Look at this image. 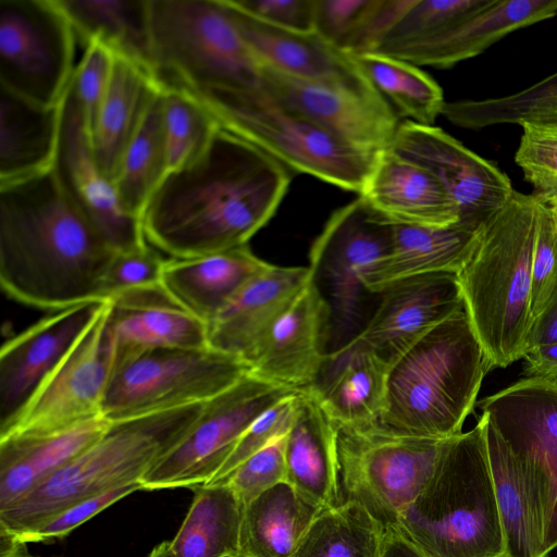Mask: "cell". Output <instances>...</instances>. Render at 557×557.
<instances>
[{
    "label": "cell",
    "mask_w": 557,
    "mask_h": 557,
    "mask_svg": "<svg viewBox=\"0 0 557 557\" xmlns=\"http://www.w3.org/2000/svg\"><path fill=\"white\" fill-rule=\"evenodd\" d=\"M289 169L219 127L191 163L170 172L141 215L146 242L174 259L244 245L275 214Z\"/></svg>",
    "instance_id": "obj_1"
},
{
    "label": "cell",
    "mask_w": 557,
    "mask_h": 557,
    "mask_svg": "<svg viewBox=\"0 0 557 557\" xmlns=\"http://www.w3.org/2000/svg\"><path fill=\"white\" fill-rule=\"evenodd\" d=\"M115 253L53 169L0 185V286L11 299L51 312L101 302Z\"/></svg>",
    "instance_id": "obj_2"
},
{
    "label": "cell",
    "mask_w": 557,
    "mask_h": 557,
    "mask_svg": "<svg viewBox=\"0 0 557 557\" xmlns=\"http://www.w3.org/2000/svg\"><path fill=\"white\" fill-rule=\"evenodd\" d=\"M539 205L534 194L515 190L481 224L457 273L465 310L493 368H506L527 351Z\"/></svg>",
    "instance_id": "obj_3"
},
{
    "label": "cell",
    "mask_w": 557,
    "mask_h": 557,
    "mask_svg": "<svg viewBox=\"0 0 557 557\" xmlns=\"http://www.w3.org/2000/svg\"><path fill=\"white\" fill-rule=\"evenodd\" d=\"M492 369L463 306L389 364L379 426L434 440L461 433Z\"/></svg>",
    "instance_id": "obj_4"
},
{
    "label": "cell",
    "mask_w": 557,
    "mask_h": 557,
    "mask_svg": "<svg viewBox=\"0 0 557 557\" xmlns=\"http://www.w3.org/2000/svg\"><path fill=\"white\" fill-rule=\"evenodd\" d=\"M203 404L111 422L108 430L28 494L0 510V534L23 541L72 504L135 481L176 446Z\"/></svg>",
    "instance_id": "obj_5"
},
{
    "label": "cell",
    "mask_w": 557,
    "mask_h": 557,
    "mask_svg": "<svg viewBox=\"0 0 557 557\" xmlns=\"http://www.w3.org/2000/svg\"><path fill=\"white\" fill-rule=\"evenodd\" d=\"M430 557H504L505 540L482 425L446 441L396 525Z\"/></svg>",
    "instance_id": "obj_6"
},
{
    "label": "cell",
    "mask_w": 557,
    "mask_h": 557,
    "mask_svg": "<svg viewBox=\"0 0 557 557\" xmlns=\"http://www.w3.org/2000/svg\"><path fill=\"white\" fill-rule=\"evenodd\" d=\"M153 69L163 85L203 101L259 85L261 65L223 0H149Z\"/></svg>",
    "instance_id": "obj_7"
},
{
    "label": "cell",
    "mask_w": 557,
    "mask_h": 557,
    "mask_svg": "<svg viewBox=\"0 0 557 557\" xmlns=\"http://www.w3.org/2000/svg\"><path fill=\"white\" fill-rule=\"evenodd\" d=\"M219 125L289 170L360 194L377 151L352 146L285 106L260 84L200 101Z\"/></svg>",
    "instance_id": "obj_8"
},
{
    "label": "cell",
    "mask_w": 557,
    "mask_h": 557,
    "mask_svg": "<svg viewBox=\"0 0 557 557\" xmlns=\"http://www.w3.org/2000/svg\"><path fill=\"white\" fill-rule=\"evenodd\" d=\"M412 0L372 52L450 69L508 34L557 15V0Z\"/></svg>",
    "instance_id": "obj_9"
},
{
    "label": "cell",
    "mask_w": 557,
    "mask_h": 557,
    "mask_svg": "<svg viewBox=\"0 0 557 557\" xmlns=\"http://www.w3.org/2000/svg\"><path fill=\"white\" fill-rule=\"evenodd\" d=\"M393 224L362 197L336 210L309 253L310 282L327 309L325 355L358 337L375 311L380 294L361 281L362 272L388 252Z\"/></svg>",
    "instance_id": "obj_10"
},
{
    "label": "cell",
    "mask_w": 557,
    "mask_h": 557,
    "mask_svg": "<svg viewBox=\"0 0 557 557\" xmlns=\"http://www.w3.org/2000/svg\"><path fill=\"white\" fill-rule=\"evenodd\" d=\"M247 373L244 362L211 347L143 350L115 361L101 413L116 422L205 404Z\"/></svg>",
    "instance_id": "obj_11"
},
{
    "label": "cell",
    "mask_w": 557,
    "mask_h": 557,
    "mask_svg": "<svg viewBox=\"0 0 557 557\" xmlns=\"http://www.w3.org/2000/svg\"><path fill=\"white\" fill-rule=\"evenodd\" d=\"M336 428L341 499L357 500L385 528L396 527L431 478L448 438L400 435L379 425Z\"/></svg>",
    "instance_id": "obj_12"
},
{
    "label": "cell",
    "mask_w": 557,
    "mask_h": 557,
    "mask_svg": "<svg viewBox=\"0 0 557 557\" xmlns=\"http://www.w3.org/2000/svg\"><path fill=\"white\" fill-rule=\"evenodd\" d=\"M479 407L525 483L548 557L557 548V382L524 377Z\"/></svg>",
    "instance_id": "obj_13"
},
{
    "label": "cell",
    "mask_w": 557,
    "mask_h": 557,
    "mask_svg": "<svg viewBox=\"0 0 557 557\" xmlns=\"http://www.w3.org/2000/svg\"><path fill=\"white\" fill-rule=\"evenodd\" d=\"M76 35L60 0H0V86L36 103L61 102Z\"/></svg>",
    "instance_id": "obj_14"
},
{
    "label": "cell",
    "mask_w": 557,
    "mask_h": 557,
    "mask_svg": "<svg viewBox=\"0 0 557 557\" xmlns=\"http://www.w3.org/2000/svg\"><path fill=\"white\" fill-rule=\"evenodd\" d=\"M295 392L247 373L203 404L199 418L184 438L143 475V490L194 487L208 483L250 424Z\"/></svg>",
    "instance_id": "obj_15"
},
{
    "label": "cell",
    "mask_w": 557,
    "mask_h": 557,
    "mask_svg": "<svg viewBox=\"0 0 557 557\" xmlns=\"http://www.w3.org/2000/svg\"><path fill=\"white\" fill-rule=\"evenodd\" d=\"M110 312V301H103L85 331L0 437L64 431L102 416V401L115 361Z\"/></svg>",
    "instance_id": "obj_16"
},
{
    "label": "cell",
    "mask_w": 557,
    "mask_h": 557,
    "mask_svg": "<svg viewBox=\"0 0 557 557\" xmlns=\"http://www.w3.org/2000/svg\"><path fill=\"white\" fill-rule=\"evenodd\" d=\"M387 148L438 178L458 207L460 223L479 227L515 191L509 177L495 164L434 125L406 120Z\"/></svg>",
    "instance_id": "obj_17"
},
{
    "label": "cell",
    "mask_w": 557,
    "mask_h": 557,
    "mask_svg": "<svg viewBox=\"0 0 557 557\" xmlns=\"http://www.w3.org/2000/svg\"><path fill=\"white\" fill-rule=\"evenodd\" d=\"M259 84L285 106L361 149L387 148L400 124L396 111L380 94L305 81L267 66H261Z\"/></svg>",
    "instance_id": "obj_18"
},
{
    "label": "cell",
    "mask_w": 557,
    "mask_h": 557,
    "mask_svg": "<svg viewBox=\"0 0 557 557\" xmlns=\"http://www.w3.org/2000/svg\"><path fill=\"white\" fill-rule=\"evenodd\" d=\"M53 170L71 200L116 252L147 244L141 221L123 210L113 184L99 172L88 126L69 89L62 99L61 133Z\"/></svg>",
    "instance_id": "obj_19"
},
{
    "label": "cell",
    "mask_w": 557,
    "mask_h": 557,
    "mask_svg": "<svg viewBox=\"0 0 557 557\" xmlns=\"http://www.w3.org/2000/svg\"><path fill=\"white\" fill-rule=\"evenodd\" d=\"M102 302H85L51 312L2 345L0 433L15 421L42 380L91 322Z\"/></svg>",
    "instance_id": "obj_20"
},
{
    "label": "cell",
    "mask_w": 557,
    "mask_h": 557,
    "mask_svg": "<svg viewBox=\"0 0 557 557\" xmlns=\"http://www.w3.org/2000/svg\"><path fill=\"white\" fill-rule=\"evenodd\" d=\"M462 307L456 273L408 277L380 293L375 311L356 338L391 364L429 330Z\"/></svg>",
    "instance_id": "obj_21"
},
{
    "label": "cell",
    "mask_w": 557,
    "mask_h": 557,
    "mask_svg": "<svg viewBox=\"0 0 557 557\" xmlns=\"http://www.w3.org/2000/svg\"><path fill=\"white\" fill-rule=\"evenodd\" d=\"M326 326V306L309 281L248 359V373L294 391L308 388L324 362Z\"/></svg>",
    "instance_id": "obj_22"
},
{
    "label": "cell",
    "mask_w": 557,
    "mask_h": 557,
    "mask_svg": "<svg viewBox=\"0 0 557 557\" xmlns=\"http://www.w3.org/2000/svg\"><path fill=\"white\" fill-rule=\"evenodd\" d=\"M238 33L261 66L296 78L348 86L379 94L351 55L318 33L280 28L259 21L223 0Z\"/></svg>",
    "instance_id": "obj_23"
},
{
    "label": "cell",
    "mask_w": 557,
    "mask_h": 557,
    "mask_svg": "<svg viewBox=\"0 0 557 557\" xmlns=\"http://www.w3.org/2000/svg\"><path fill=\"white\" fill-rule=\"evenodd\" d=\"M309 281L308 267L270 264L207 323L209 347L247 366L261 339Z\"/></svg>",
    "instance_id": "obj_24"
},
{
    "label": "cell",
    "mask_w": 557,
    "mask_h": 557,
    "mask_svg": "<svg viewBox=\"0 0 557 557\" xmlns=\"http://www.w3.org/2000/svg\"><path fill=\"white\" fill-rule=\"evenodd\" d=\"M359 196L392 224L444 227L460 221L438 178L388 148L377 151Z\"/></svg>",
    "instance_id": "obj_25"
},
{
    "label": "cell",
    "mask_w": 557,
    "mask_h": 557,
    "mask_svg": "<svg viewBox=\"0 0 557 557\" xmlns=\"http://www.w3.org/2000/svg\"><path fill=\"white\" fill-rule=\"evenodd\" d=\"M389 364L358 338L326 354L309 389L338 426L379 425Z\"/></svg>",
    "instance_id": "obj_26"
},
{
    "label": "cell",
    "mask_w": 557,
    "mask_h": 557,
    "mask_svg": "<svg viewBox=\"0 0 557 557\" xmlns=\"http://www.w3.org/2000/svg\"><path fill=\"white\" fill-rule=\"evenodd\" d=\"M108 301L115 361L148 349L209 347L207 324L176 306L162 287L127 293Z\"/></svg>",
    "instance_id": "obj_27"
},
{
    "label": "cell",
    "mask_w": 557,
    "mask_h": 557,
    "mask_svg": "<svg viewBox=\"0 0 557 557\" xmlns=\"http://www.w3.org/2000/svg\"><path fill=\"white\" fill-rule=\"evenodd\" d=\"M480 226L460 222L444 227L393 224L388 252L362 272L361 281L370 292L380 294L408 277L436 272L457 274L476 245Z\"/></svg>",
    "instance_id": "obj_28"
},
{
    "label": "cell",
    "mask_w": 557,
    "mask_h": 557,
    "mask_svg": "<svg viewBox=\"0 0 557 557\" xmlns=\"http://www.w3.org/2000/svg\"><path fill=\"white\" fill-rule=\"evenodd\" d=\"M269 265L248 245L202 257L172 258L163 267L162 288L176 306L207 324Z\"/></svg>",
    "instance_id": "obj_29"
},
{
    "label": "cell",
    "mask_w": 557,
    "mask_h": 557,
    "mask_svg": "<svg viewBox=\"0 0 557 557\" xmlns=\"http://www.w3.org/2000/svg\"><path fill=\"white\" fill-rule=\"evenodd\" d=\"M284 455L286 482L321 507L341 500L337 428L309 389L298 393Z\"/></svg>",
    "instance_id": "obj_30"
},
{
    "label": "cell",
    "mask_w": 557,
    "mask_h": 557,
    "mask_svg": "<svg viewBox=\"0 0 557 557\" xmlns=\"http://www.w3.org/2000/svg\"><path fill=\"white\" fill-rule=\"evenodd\" d=\"M110 424L111 421L101 416L64 431L0 437V510L69 463Z\"/></svg>",
    "instance_id": "obj_31"
},
{
    "label": "cell",
    "mask_w": 557,
    "mask_h": 557,
    "mask_svg": "<svg viewBox=\"0 0 557 557\" xmlns=\"http://www.w3.org/2000/svg\"><path fill=\"white\" fill-rule=\"evenodd\" d=\"M159 87L151 71L114 53L109 88L90 132L97 168L111 183Z\"/></svg>",
    "instance_id": "obj_32"
},
{
    "label": "cell",
    "mask_w": 557,
    "mask_h": 557,
    "mask_svg": "<svg viewBox=\"0 0 557 557\" xmlns=\"http://www.w3.org/2000/svg\"><path fill=\"white\" fill-rule=\"evenodd\" d=\"M61 120L62 100L44 106L0 86V185L54 168Z\"/></svg>",
    "instance_id": "obj_33"
},
{
    "label": "cell",
    "mask_w": 557,
    "mask_h": 557,
    "mask_svg": "<svg viewBox=\"0 0 557 557\" xmlns=\"http://www.w3.org/2000/svg\"><path fill=\"white\" fill-rule=\"evenodd\" d=\"M322 508L286 481L264 491L244 505L238 557H294Z\"/></svg>",
    "instance_id": "obj_34"
},
{
    "label": "cell",
    "mask_w": 557,
    "mask_h": 557,
    "mask_svg": "<svg viewBox=\"0 0 557 557\" xmlns=\"http://www.w3.org/2000/svg\"><path fill=\"white\" fill-rule=\"evenodd\" d=\"M84 48L91 39L107 45L154 74L149 0H60ZM156 75V74H154Z\"/></svg>",
    "instance_id": "obj_35"
},
{
    "label": "cell",
    "mask_w": 557,
    "mask_h": 557,
    "mask_svg": "<svg viewBox=\"0 0 557 557\" xmlns=\"http://www.w3.org/2000/svg\"><path fill=\"white\" fill-rule=\"evenodd\" d=\"M194 499L176 535L171 557H238L244 503L225 482L193 487Z\"/></svg>",
    "instance_id": "obj_36"
},
{
    "label": "cell",
    "mask_w": 557,
    "mask_h": 557,
    "mask_svg": "<svg viewBox=\"0 0 557 557\" xmlns=\"http://www.w3.org/2000/svg\"><path fill=\"white\" fill-rule=\"evenodd\" d=\"M506 557H545L541 530L525 483L506 444L481 416Z\"/></svg>",
    "instance_id": "obj_37"
},
{
    "label": "cell",
    "mask_w": 557,
    "mask_h": 557,
    "mask_svg": "<svg viewBox=\"0 0 557 557\" xmlns=\"http://www.w3.org/2000/svg\"><path fill=\"white\" fill-rule=\"evenodd\" d=\"M168 173L169 152L160 84L112 182L123 210L141 221L147 205Z\"/></svg>",
    "instance_id": "obj_38"
},
{
    "label": "cell",
    "mask_w": 557,
    "mask_h": 557,
    "mask_svg": "<svg viewBox=\"0 0 557 557\" xmlns=\"http://www.w3.org/2000/svg\"><path fill=\"white\" fill-rule=\"evenodd\" d=\"M386 528L359 502L322 508L294 557H380Z\"/></svg>",
    "instance_id": "obj_39"
},
{
    "label": "cell",
    "mask_w": 557,
    "mask_h": 557,
    "mask_svg": "<svg viewBox=\"0 0 557 557\" xmlns=\"http://www.w3.org/2000/svg\"><path fill=\"white\" fill-rule=\"evenodd\" d=\"M351 57L398 116L418 124L433 125L442 115L446 103L443 90L419 66L376 52Z\"/></svg>",
    "instance_id": "obj_40"
},
{
    "label": "cell",
    "mask_w": 557,
    "mask_h": 557,
    "mask_svg": "<svg viewBox=\"0 0 557 557\" xmlns=\"http://www.w3.org/2000/svg\"><path fill=\"white\" fill-rule=\"evenodd\" d=\"M161 89L170 173L195 161L207 149L220 125L190 92L163 84Z\"/></svg>",
    "instance_id": "obj_41"
},
{
    "label": "cell",
    "mask_w": 557,
    "mask_h": 557,
    "mask_svg": "<svg viewBox=\"0 0 557 557\" xmlns=\"http://www.w3.org/2000/svg\"><path fill=\"white\" fill-rule=\"evenodd\" d=\"M546 108L557 109V72L512 95L446 102L442 115L454 125L478 131L498 124H518L525 115Z\"/></svg>",
    "instance_id": "obj_42"
},
{
    "label": "cell",
    "mask_w": 557,
    "mask_h": 557,
    "mask_svg": "<svg viewBox=\"0 0 557 557\" xmlns=\"http://www.w3.org/2000/svg\"><path fill=\"white\" fill-rule=\"evenodd\" d=\"M515 154L524 180L541 201L557 209V109H541L522 117Z\"/></svg>",
    "instance_id": "obj_43"
},
{
    "label": "cell",
    "mask_w": 557,
    "mask_h": 557,
    "mask_svg": "<svg viewBox=\"0 0 557 557\" xmlns=\"http://www.w3.org/2000/svg\"><path fill=\"white\" fill-rule=\"evenodd\" d=\"M380 1L314 0V32L341 51L360 54Z\"/></svg>",
    "instance_id": "obj_44"
},
{
    "label": "cell",
    "mask_w": 557,
    "mask_h": 557,
    "mask_svg": "<svg viewBox=\"0 0 557 557\" xmlns=\"http://www.w3.org/2000/svg\"><path fill=\"white\" fill-rule=\"evenodd\" d=\"M84 49L67 89L79 106L90 134L109 88L114 53L98 39H91Z\"/></svg>",
    "instance_id": "obj_45"
},
{
    "label": "cell",
    "mask_w": 557,
    "mask_h": 557,
    "mask_svg": "<svg viewBox=\"0 0 557 557\" xmlns=\"http://www.w3.org/2000/svg\"><path fill=\"white\" fill-rule=\"evenodd\" d=\"M165 260L146 245L116 252L101 284L103 301L137 290L161 288Z\"/></svg>",
    "instance_id": "obj_46"
},
{
    "label": "cell",
    "mask_w": 557,
    "mask_h": 557,
    "mask_svg": "<svg viewBox=\"0 0 557 557\" xmlns=\"http://www.w3.org/2000/svg\"><path fill=\"white\" fill-rule=\"evenodd\" d=\"M286 434L271 441L216 482L230 484L244 505L272 486L285 482L284 450Z\"/></svg>",
    "instance_id": "obj_47"
},
{
    "label": "cell",
    "mask_w": 557,
    "mask_h": 557,
    "mask_svg": "<svg viewBox=\"0 0 557 557\" xmlns=\"http://www.w3.org/2000/svg\"><path fill=\"white\" fill-rule=\"evenodd\" d=\"M556 285L557 214L554 208L540 200L532 262V322L544 310Z\"/></svg>",
    "instance_id": "obj_48"
},
{
    "label": "cell",
    "mask_w": 557,
    "mask_h": 557,
    "mask_svg": "<svg viewBox=\"0 0 557 557\" xmlns=\"http://www.w3.org/2000/svg\"><path fill=\"white\" fill-rule=\"evenodd\" d=\"M299 391L287 395L261 413L243 434L235 449L216 474L206 484L214 483L263 448L274 438L288 432L295 417Z\"/></svg>",
    "instance_id": "obj_49"
},
{
    "label": "cell",
    "mask_w": 557,
    "mask_h": 557,
    "mask_svg": "<svg viewBox=\"0 0 557 557\" xmlns=\"http://www.w3.org/2000/svg\"><path fill=\"white\" fill-rule=\"evenodd\" d=\"M140 490H143L141 482L135 481L85 497L47 520L22 542H50L62 539L103 509Z\"/></svg>",
    "instance_id": "obj_50"
},
{
    "label": "cell",
    "mask_w": 557,
    "mask_h": 557,
    "mask_svg": "<svg viewBox=\"0 0 557 557\" xmlns=\"http://www.w3.org/2000/svg\"><path fill=\"white\" fill-rule=\"evenodd\" d=\"M239 11L270 25L314 32V0H230Z\"/></svg>",
    "instance_id": "obj_51"
},
{
    "label": "cell",
    "mask_w": 557,
    "mask_h": 557,
    "mask_svg": "<svg viewBox=\"0 0 557 557\" xmlns=\"http://www.w3.org/2000/svg\"><path fill=\"white\" fill-rule=\"evenodd\" d=\"M557 343V285L544 310L533 320L527 350Z\"/></svg>",
    "instance_id": "obj_52"
},
{
    "label": "cell",
    "mask_w": 557,
    "mask_h": 557,
    "mask_svg": "<svg viewBox=\"0 0 557 557\" xmlns=\"http://www.w3.org/2000/svg\"><path fill=\"white\" fill-rule=\"evenodd\" d=\"M524 377H539L557 382V343L539 346L525 351Z\"/></svg>",
    "instance_id": "obj_53"
},
{
    "label": "cell",
    "mask_w": 557,
    "mask_h": 557,
    "mask_svg": "<svg viewBox=\"0 0 557 557\" xmlns=\"http://www.w3.org/2000/svg\"><path fill=\"white\" fill-rule=\"evenodd\" d=\"M380 557H430L397 527L385 530Z\"/></svg>",
    "instance_id": "obj_54"
},
{
    "label": "cell",
    "mask_w": 557,
    "mask_h": 557,
    "mask_svg": "<svg viewBox=\"0 0 557 557\" xmlns=\"http://www.w3.org/2000/svg\"><path fill=\"white\" fill-rule=\"evenodd\" d=\"M0 557H36L27 549V543L0 534Z\"/></svg>",
    "instance_id": "obj_55"
},
{
    "label": "cell",
    "mask_w": 557,
    "mask_h": 557,
    "mask_svg": "<svg viewBox=\"0 0 557 557\" xmlns=\"http://www.w3.org/2000/svg\"><path fill=\"white\" fill-rule=\"evenodd\" d=\"M148 557H171L170 541H164L157 545L148 555Z\"/></svg>",
    "instance_id": "obj_56"
},
{
    "label": "cell",
    "mask_w": 557,
    "mask_h": 557,
    "mask_svg": "<svg viewBox=\"0 0 557 557\" xmlns=\"http://www.w3.org/2000/svg\"><path fill=\"white\" fill-rule=\"evenodd\" d=\"M554 209H555V208H554ZM555 211H556V214H557V209H555Z\"/></svg>",
    "instance_id": "obj_57"
},
{
    "label": "cell",
    "mask_w": 557,
    "mask_h": 557,
    "mask_svg": "<svg viewBox=\"0 0 557 557\" xmlns=\"http://www.w3.org/2000/svg\"><path fill=\"white\" fill-rule=\"evenodd\" d=\"M504 557H506V556H504Z\"/></svg>",
    "instance_id": "obj_58"
}]
</instances>
